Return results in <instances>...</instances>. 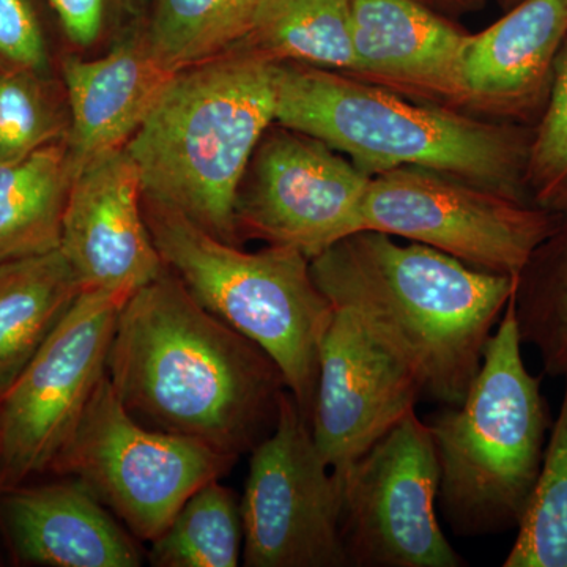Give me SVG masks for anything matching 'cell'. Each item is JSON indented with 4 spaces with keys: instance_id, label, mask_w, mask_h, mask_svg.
I'll return each instance as SVG.
<instances>
[{
    "instance_id": "obj_1",
    "label": "cell",
    "mask_w": 567,
    "mask_h": 567,
    "mask_svg": "<svg viewBox=\"0 0 567 567\" xmlns=\"http://www.w3.org/2000/svg\"><path fill=\"white\" fill-rule=\"evenodd\" d=\"M106 375L140 423L235 461L274 432L287 391L268 353L205 311L167 268L123 305Z\"/></svg>"
},
{
    "instance_id": "obj_2",
    "label": "cell",
    "mask_w": 567,
    "mask_h": 567,
    "mask_svg": "<svg viewBox=\"0 0 567 567\" xmlns=\"http://www.w3.org/2000/svg\"><path fill=\"white\" fill-rule=\"evenodd\" d=\"M311 274L331 306L349 311L415 374L423 398L442 405L464 401L517 282L374 230L315 257Z\"/></svg>"
},
{
    "instance_id": "obj_3",
    "label": "cell",
    "mask_w": 567,
    "mask_h": 567,
    "mask_svg": "<svg viewBox=\"0 0 567 567\" xmlns=\"http://www.w3.org/2000/svg\"><path fill=\"white\" fill-rule=\"evenodd\" d=\"M275 123L346 153L371 177L421 167L529 203L532 134L517 126L409 102L350 74L301 63H276Z\"/></svg>"
},
{
    "instance_id": "obj_4",
    "label": "cell",
    "mask_w": 567,
    "mask_h": 567,
    "mask_svg": "<svg viewBox=\"0 0 567 567\" xmlns=\"http://www.w3.org/2000/svg\"><path fill=\"white\" fill-rule=\"evenodd\" d=\"M275 114L276 62L248 44L178 70L125 145L142 194L240 246L238 189Z\"/></svg>"
},
{
    "instance_id": "obj_5",
    "label": "cell",
    "mask_w": 567,
    "mask_h": 567,
    "mask_svg": "<svg viewBox=\"0 0 567 567\" xmlns=\"http://www.w3.org/2000/svg\"><path fill=\"white\" fill-rule=\"evenodd\" d=\"M425 424L439 462L436 509L451 532L483 537L517 528L554 423L540 375L522 357L513 297L464 401L443 405Z\"/></svg>"
},
{
    "instance_id": "obj_6",
    "label": "cell",
    "mask_w": 567,
    "mask_h": 567,
    "mask_svg": "<svg viewBox=\"0 0 567 567\" xmlns=\"http://www.w3.org/2000/svg\"><path fill=\"white\" fill-rule=\"evenodd\" d=\"M142 208L164 267L205 311L268 353L311 425L320 344L333 316L311 259L289 246L246 252L144 194Z\"/></svg>"
},
{
    "instance_id": "obj_7",
    "label": "cell",
    "mask_w": 567,
    "mask_h": 567,
    "mask_svg": "<svg viewBox=\"0 0 567 567\" xmlns=\"http://www.w3.org/2000/svg\"><path fill=\"white\" fill-rule=\"evenodd\" d=\"M235 464L203 442L140 423L104 375L51 472L80 481L136 539L151 544L194 492Z\"/></svg>"
},
{
    "instance_id": "obj_8",
    "label": "cell",
    "mask_w": 567,
    "mask_h": 567,
    "mask_svg": "<svg viewBox=\"0 0 567 567\" xmlns=\"http://www.w3.org/2000/svg\"><path fill=\"white\" fill-rule=\"evenodd\" d=\"M563 216L421 167L372 175L363 230L406 238L517 278Z\"/></svg>"
},
{
    "instance_id": "obj_9",
    "label": "cell",
    "mask_w": 567,
    "mask_h": 567,
    "mask_svg": "<svg viewBox=\"0 0 567 567\" xmlns=\"http://www.w3.org/2000/svg\"><path fill=\"white\" fill-rule=\"evenodd\" d=\"M128 298L82 290L17 379L0 393V492L48 472L106 375Z\"/></svg>"
},
{
    "instance_id": "obj_10",
    "label": "cell",
    "mask_w": 567,
    "mask_h": 567,
    "mask_svg": "<svg viewBox=\"0 0 567 567\" xmlns=\"http://www.w3.org/2000/svg\"><path fill=\"white\" fill-rule=\"evenodd\" d=\"M246 567H349L342 483L320 456L290 391L274 432L249 453L240 498Z\"/></svg>"
},
{
    "instance_id": "obj_11",
    "label": "cell",
    "mask_w": 567,
    "mask_h": 567,
    "mask_svg": "<svg viewBox=\"0 0 567 567\" xmlns=\"http://www.w3.org/2000/svg\"><path fill=\"white\" fill-rule=\"evenodd\" d=\"M341 483V536L349 566L466 565L440 527L434 440L416 412L358 458Z\"/></svg>"
},
{
    "instance_id": "obj_12",
    "label": "cell",
    "mask_w": 567,
    "mask_h": 567,
    "mask_svg": "<svg viewBox=\"0 0 567 567\" xmlns=\"http://www.w3.org/2000/svg\"><path fill=\"white\" fill-rule=\"evenodd\" d=\"M371 175L322 141L279 126L254 152L235 203L238 238L289 246L308 259L363 233Z\"/></svg>"
},
{
    "instance_id": "obj_13",
    "label": "cell",
    "mask_w": 567,
    "mask_h": 567,
    "mask_svg": "<svg viewBox=\"0 0 567 567\" xmlns=\"http://www.w3.org/2000/svg\"><path fill=\"white\" fill-rule=\"evenodd\" d=\"M423 388L415 374L346 309L333 308L320 344L311 432L341 480L409 413Z\"/></svg>"
},
{
    "instance_id": "obj_14",
    "label": "cell",
    "mask_w": 567,
    "mask_h": 567,
    "mask_svg": "<svg viewBox=\"0 0 567 567\" xmlns=\"http://www.w3.org/2000/svg\"><path fill=\"white\" fill-rule=\"evenodd\" d=\"M59 249L84 290L130 298L163 274L142 208L141 174L125 147L74 174Z\"/></svg>"
},
{
    "instance_id": "obj_15",
    "label": "cell",
    "mask_w": 567,
    "mask_h": 567,
    "mask_svg": "<svg viewBox=\"0 0 567 567\" xmlns=\"http://www.w3.org/2000/svg\"><path fill=\"white\" fill-rule=\"evenodd\" d=\"M350 76L412 100L465 110L470 33L425 0H352Z\"/></svg>"
},
{
    "instance_id": "obj_16",
    "label": "cell",
    "mask_w": 567,
    "mask_h": 567,
    "mask_svg": "<svg viewBox=\"0 0 567 567\" xmlns=\"http://www.w3.org/2000/svg\"><path fill=\"white\" fill-rule=\"evenodd\" d=\"M567 40V0H522L486 31L470 33L465 110L502 118L543 114Z\"/></svg>"
},
{
    "instance_id": "obj_17",
    "label": "cell",
    "mask_w": 567,
    "mask_h": 567,
    "mask_svg": "<svg viewBox=\"0 0 567 567\" xmlns=\"http://www.w3.org/2000/svg\"><path fill=\"white\" fill-rule=\"evenodd\" d=\"M0 494V517L21 561L47 567H140L144 561L141 540L73 477Z\"/></svg>"
},
{
    "instance_id": "obj_18",
    "label": "cell",
    "mask_w": 567,
    "mask_h": 567,
    "mask_svg": "<svg viewBox=\"0 0 567 567\" xmlns=\"http://www.w3.org/2000/svg\"><path fill=\"white\" fill-rule=\"evenodd\" d=\"M66 145L74 174L104 153L125 147L177 71L159 61L144 29L100 58H66Z\"/></svg>"
},
{
    "instance_id": "obj_19",
    "label": "cell",
    "mask_w": 567,
    "mask_h": 567,
    "mask_svg": "<svg viewBox=\"0 0 567 567\" xmlns=\"http://www.w3.org/2000/svg\"><path fill=\"white\" fill-rule=\"evenodd\" d=\"M61 249L0 264V393L82 292Z\"/></svg>"
},
{
    "instance_id": "obj_20",
    "label": "cell",
    "mask_w": 567,
    "mask_h": 567,
    "mask_svg": "<svg viewBox=\"0 0 567 567\" xmlns=\"http://www.w3.org/2000/svg\"><path fill=\"white\" fill-rule=\"evenodd\" d=\"M73 178L66 140L0 163V264L61 248Z\"/></svg>"
},
{
    "instance_id": "obj_21",
    "label": "cell",
    "mask_w": 567,
    "mask_h": 567,
    "mask_svg": "<svg viewBox=\"0 0 567 567\" xmlns=\"http://www.w3.org/2000/svg\"><path fill=\"white\" fill-rule=\"evenodd\" d=\"M241 43L276 63L352 73V0H259Z\"/></svg>"
},
{
    "instance_id": "obj_22",
    "label": "cell",
    "mask_w": 567,
    "mask_h": 567,
    "mask_svg": "<svg viewBox=\"0 0 567 567\" xmlns=\"http://www.w3.org/2000/svg\"><path fill=\"white\" fill-rule=\"evenodd\" d=\"M259 0H152L144 35L159 61L178 71L237 47Z\"/></svg>"
},
{
    "instance_id": "obj_23",
    "label": "cell",
    "mask_w": 567,
    "mask_h": 567,
    "mask_svg": "<svg viewBox=\"0 0 567 567\" xmlns=\"http://www.w3.org/2000/svg\"><path fill=\"white\" fill-rule=\"evenodd\" d=\"M244 557L240 498L221 480L194 492L151 543L155 567H237Z\"/></svg>"
},
{
    "instance_id": "obj_24",
    "label": "cell",
    "mask_w": 567,
    "mask_h": 567,
    "mask_svg": "<svg viewBox=\"0 0 567 567\" xmlns=\"http://www.w3.org/2000/svg\"><path fill=\"white\" fill-rule=\"evenodd\" d=\"M513 298L522 344L535 347L544 374L567 379V216L517 276Z\"/></svg>"
},
{
    "instance_id": "obj_25",
    "label": "cell",
    "mask_w": 567,
    "mask_h": 567,
    "mask_svg": "<svg viewBox=\"0 0 567 567\" xmlns=\"http://www.w3.org/2000/svg\"><path fill=\"white\" fill-rule=\"evenodd\" d=\"M535 488L505 567H567V379Z\"/></svg>"
},
{
    "instance_id": "obj_26",
    "label": "cell",
    "mask_w": 567,
    "mask_h": 567,
    "mask_svg": "<svg viewBox=\"0 0 567 567\" xmlns=\"http://www.w3.org/2000/svg\"><path fill=\"white\" fill-rule=\"evenodd\" d=\"M70 114L41 71L0 69V163L17 162L52 142L66 140Z\"/></svg>"
},
{
    "instance_id": "obj_27",
    "label": "cell",
    "mask_w": 567,
    "mask_h": 567,
    "mask_svg": "<svg viewBox=\"0 0 567 567\" xmlns=\"http://www.w3.org/2000/svg\"><path fill=\"white\" fill-rule=\"evenodd\" d=\"M525 181L533 204L567 216V40L539 125L529 140Z\"/></svg>"
},
{
    "instance_id": "obj_28",
    "label": "cell",
    "mask_w": 567,
    "mask_h": 567,
    "mask_svg": "<svg viewBox=\"0 0 567 567\" xmlns=\"http://www.w3.org/2000/svg\"><path fill=\"white\" fill-rule=\"evenodd\" d=\"M66 40L80 51L111 50L144 29L152 0H50Z\"/></svg>"
},
{
    "instance_id": "obj_29",
    "label": "cell",
    "mask_w": 567,
    "mask_h": 567,
    "mask_svg": "<svg viewBox=\"0 0 567 567\" xmlns=\"http://www.w3.org/2000/svg\"><path fill=\"white\" fill-rule=\"evenodd\" d=\"M0 61L47 71V41L31 0H0Z\"/></svg>"
},
{
    "instance_id": "obj_30",
    "label": "cell",
    "mask_w": 567,
    "mask_h": 567,
    "mask_svg": "<svg viewBox=\"0 0 567 567\" xmlns=\"http://www.w3.org/2000/svg\"><path fill=\"white\" fill-rule=\"evenodd\" d=\"M431 2L439 3L447 10L470 11L481 9L486 0H431Z\"/></svg>"
},
{
    "instance_id": "obj_31",
    "label": "cell",
    "mask_w": 567,
    "mask_h": 567,
    "mask_svg": "<svg viewBox=\"0 0 567 567\" xmlns=\"http://www.w3.org/2000/svg\"><path fill=\"white\" fill-rule=\"evenodd\" d=\"M518 2H522V0H498L499 6L506 10L513 9V7L517 6Z\"/></svg>"
}]
</instances>
